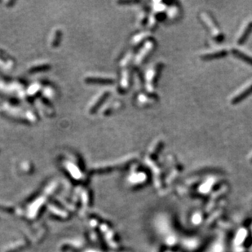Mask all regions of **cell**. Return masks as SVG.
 Listing matches in <instances>:
<instances>
[{"label": "cell", "mask_w": 252, "mask_h": 252, "mask_svg": "<svg viewBox=\"0 0 252 252\" xmlns=\"http://www.w3.org/2000/svg\"><path fill=\"white\" fill-rule=\"evenodd\" d=\"M201 19H202L203 24L210 30V34L213 36L215 40L217 41V42H222L224 40V34H222V31L220 30V27L216 23L214 17L209 12H203L201 13Z\"/></svg>", "instance_id": "obj_1"}, {"label": "cell", "mask_w": 252, "mask_h": 252, "mask_svg": "<svg viewBox=\"0 0 252 252\" xmlns=\"http://www.w3.org/2000/svg\"><path fill=\"white\" fill-rule=\"evenodd\" d=\"M250 94H252V83L249 84V86L243 88L240 92H238L236 96H234L231 100V104H237L238 103L242 102V100H245Z\"/></svg>", "instance_id": "obj_2"}, {"label": "cell", "mask_w": 252, "mask_h": 252, "mask_svg": "<svg viewBox=\"0 0 252 252\" xmlns=\"http://www.w3.org/2000/svg\"><path fill=\"white\" fill-rule=\"evenodd\" d=\"M227 54H228V52H227L226 50H218L202 55L201 56V58L203 60H215V59L222 58V57H224L226 56Z\"/></svg>", "instance_id": "obj_3"}, {"label": "cell", "mask_w": 252, "mask_h": 252, "mask_svg": "<svg viewBox=\"0 0 252 252\" xmlns=\"http://www.w3.org/2000/svg\"><path fill=\"white\" fill-rule=\"evenodd\" d=\"M251 31H252V21H250L246 24V25L245 26L244 30H242V34H240V36L238 37V44L241 45V44L244 43V42L246 41V39L248 38V37L250 36Z\"/></svg>", "instance_id": "obj_4"}, {"label": "cell", "mask_w": 252, "mask_h": 252, "mask_svg": "<svg viewBox=\"0 0 252 252\" xmlns=\"http://www.w3.org/2000/svg\"><path fill=\"white\" fill-rule=\"evenodd\" d=\"M232 54L236 56V57H238V59H240V60H242V61H244V62L252 65V56H248V55L245 54L244 52H242V51L240 50H238V49H236V48L232 49Z\"/></svg>", "instance_id": "obj_5"}, {"label": "cell", "mask_w": 252, "mask_h": 252, "mask_svg": "<svg viewBox=\"0 0 252 252\" xmlns=\"http://www.w3.org/2000/svg\"><path fill=\"white\" fill-rule=\"evenodd\" d=\"M178 15H180L178 7L171 6V8H170V9H169V13H168L169 17L171 19H176Z\"/></svg>", "instance_id": "obj_6"}, {"label": "cell", "mask_w": 252, "mask_h": 252, "mask_svg": "<svg viewBox=\"0 0 252 252\" xmlns=\"http://www.w3.org/2000/svg\"><path fill=\"white\" fill-rule=\"evenodd\" d=\"M162 147H163V141H162V140L158 141V142L156 144V145H155V146L154 147V148H153L154 152L152 153V156H157L158 153L160 152V150L162 149Z\"/></svg>", "instance_id": "obj_7"}, {"label": "cell", "mask_w": 252, "mask_h": 252, "mask_svg": "<svg viewBox=\"0 0 252 252\" xmlns=\"http://www.w3.org/2000/svg\"><path fill=\"white\" fill-rule=\"evenodd\" d=\"M250 162H252V155H251V157H250Z\"/></svg>", "instance_id": "obj_8"}]
</instances>
